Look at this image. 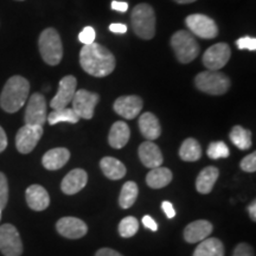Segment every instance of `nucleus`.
Instances as JSON below:
<instances>
[{
  "mask_svg": "<svg viewBox=\"0 0 256 256\" xmlns=\"http://www.w3.org/2000/svg\"><path fill=\"white\" fill-rule=\"evenodd\" d=\"M82 69L94 78H106L114 72L116 60L107 48L98 43L84 46L80 52Z\"/></svg>",
  "mask_w": 256,
  "mask_h": 256,
  "instance_id": "f257e3e1",
  "label": "nucleus"
},
{
  "mask_svg": "<svg viewBox=\"0 0 256 256\" xmlns=\"http://www.w3.org/2000/svg\"><path fill=\"white\" fill-rule=\"evenodd\" d=\"M30 92V83L23 76H12L5 83L0 95V107L6 113H16L23 107Z\"/></svg>",
  "mask_w": 256,
  "mask_h": 256,
  "instance_id": "f03ea898",
  "label": "nucleus"
},
{
  "mask_svg": "<svg viewBox=\"0 0 256 256\" xmlns=\"http://www.w3.org/2000/svg\"><path fill=\"white\" fill-rule=\"evenodd\" d=\"M130 22L134 34L142 40H150L156 34V14L148 4H139L133 8Z\"/></svg>",
  "mask_w": 256,
  "mask_h": 256,
  "instance_id": "7ed1b4c3",
  "label": "nucleus"
},
{
  "mask_svg": "<svg viewBox=\"0 0 256 256\" xmlns=\"http://www.w3.org/2000/svg\"><path fill=\"white\" fill-rule=\"evenodd\" d=\"M40 52L44 62L49 66H57L62 60L63 46L60 34L55 28H48L40 34L38 40Z\"/></svg>",
  "mask_w": 256,
  "mask_h": 256,
  "instance_id": "20e7f679",
  "label": "nucleus"
},
{
  "mask_svg": "<svg viewBox=\"0 0 256 256\" xmlns=\"http://www.w3.org/2000/svg\"><path fill=\"white\" fill-rule=\"evenodd\" d=\"M194 86L209 95H223L229 90L232 82L226 74L214 70L200 72L194 78Z\"/></svg>",
  "mask_w": 256,
  "mask_h": 256,
  "instance_id": "39448f33",
  "label": "nucleus"
},
{
  "mask_svg": "<svg viewBox=\"0 0 256 256\" xmlns=\"http://www.w3.org/2000/svg\"><path fill=\"white\" fill-rule=\"evenodd\" d=\"M171 46L176 57L180 63H190L200 54V46L191 32L180 30L174 34L171 38Z\"/></svg>",
  "mask_w": 256,
  "mask_h": 256,
  "instance_id": "423d86ee",
  "label": "nucleus"
},
{
  "mask_svg": "<svg viewBox=\"0 0 256 256\" xmlns=\"http://www.w3.org/2000/svg\"><path fill=\"white\" fill-rule=\"evenodd\" d=\"M185 24L192 34L204 40H212L218 34V28L215 20L206 14H190L185 19Z\"/></svg>",
  "mask_w": 256,
  "mask_h": 256,
  "instance_id": "0eeeda50",
  "label": "nucleus"
},
{
  "mask_svg": "<svg viewBox=\"0 0 256 256\" xmlns=\"http://www.w3.org/2000/svg\"><path fill=\"white\" fill-rule=\"evenodd\" d=\"M0 252L4 256H20L23 252L20 235L12 224L0 226Z\"/></svg>",
  "mask_w": 256,
  "mask_h": 256,
  "instance_id": "6e6552de",
  "label": "nucleus"
},
{
  "mask_svg": "<svg viewBox=\"0 0 256 256\" xmlns=\"http://www.w3.org/2000/svg\"><path fill=\"white\" fill-rule=\"evenodd\" d=\"M100 101V96L96 92L80 89L76 90L72 98V110L78 115L80 119L90 120L94 116V110Z\"/></svg>",
  "mask_w": 256,
  "mask_h": 256,
  "instance_id": "1a4fd4ad",
  "label": "nucleus"
},
{
  "mask_svg": "<svg viewBox=\"0 0 256 256\" xmlns=\"http://www.w3.org/2000/svg\"><path fill=\"white\" fill-rule=\"evenodd\" d=\"M43 136V126L24 124L16 136V146L22 154H28L34 151L38 142Z\"/></svg>",
  "mask_w": 256,
  "mask_h": 256,
  "instance_id": "9d476101",
  "label": "nucleus"
},
{
  "mask_svg": "<svg viewBox=\"0 0 256 256\" xmlns=\"http://www.w3.org/2000/svg\"><path fill=\"white\" fill-rule=\"evenodd\" d=\"M46 101L40 92H34L28 98L25 110V124L43 126L46 122Z\"/></svg>",
  "mask_w": 256,
  "mask_h": 256,
  "instance_id": "9b49d317",
  "label": "nucleus"
},
{
  "mask_svg": "<svg viewBox=\"0 0 256 256\" xmlns=\"http://www.w3.org/2000/svg\"><path fill=\"white\" fill-rule=\"evenodd\" d=\"M232 56V49L226 43H217L215 46H210L203 56V64L208 70L218 72L226 63L229 62Z\"/></svg>",
  "mask_w": 256,
  "mask_h": 256,
  "instance_id": "f8f14e48",
  "label": "nucleus"
},
{
  "mask_svg": "<svg viewBox=\"0 0 256 256\" xmlns=\"http://www.w3.org/2000/svg\"><path fill=\"white\" fill-rule=\"evenodd\" d=\"M76 87H78V80L72 75L64 76L60 81L57 94L54 96V98L50 102V107L52 108V110H62L69 104H72L74 95L76 92Z\"/></svg>",
  "mask_w": 256,
  "mask_h": 256,
  "instance_id": "ddd939ff",
  "label": "nucleus"
},
{
  "mask_svg": "<svg viewBox=\"0 0 256 256\" xmlns=\"http://www.w3.org/2000/svg\"><path fill=\"white\" fill-rule=\"evenodd\" d=\"M142 98L136 95H126L120 96L114 102L115 113L119 114L120 116L127 120H132L138 116L142 110Z\"/></svg>",
  "mask_w": 256,
  "mask_h": 256,
  "instance_id": "4468645a",
  "label": "nucleus"
},
{
  "mask_svg": "<svg viewBox=\"0 0 256 256\" xmlns=\"http://www.w3.org/2000/svg\"><path fill=\"white\" fill-rule=\"evenodd\" d=\"M56 228L63 238L72 240L81 238L88 232L87 224L76 217H63L57 222Z\"/></svg>",
  "mask_w": 256,
  "mask_h": 256,
  "instance_id": "2eb2a0df",
  "label": "nucleus"
},
{
  "mask_svg": "<svg viewBox=\"0 0 256 256\" xmlns=\"http://www.w3.org/2000/svg\"><path fill=\"white\" fill-rule=\"evenodd\" d=\"M88 174L84 170L75 168L64 177L60 188L66 194H75L87 185Z\"/></svg>",
  "mask_w": 256,
  "mask_h": 256,
  "instance_id": "dca6fc26",
  "label": "nucleus"
},
{
  "mask_svg": "<svg viewBox=\"0 0 256 256\" xmlns=\"http://www.w3.org/2000/svg\"><path fill=\"white\" fill-rule=\"evenodd\" d=\"M212 224L209 220H198L188 224L184 230V238L188 243H197L206 240L212 232Z\"/></svg>",
  "mask_w": 256,
  "mask_h": 256,
  "instance_id": "f3484780",
  "label": "nucleus"
},
{
  "mask_svg": "<svg viewBox=\"0 0 256 256\" xmlns=\"http://www.w3.org/2000/svg\"><path fill=\"white\" fill-rule=\"evenodd\" d=\"M139 158L146 168H156L162 166L164 158L160 148L152 142H142L139 147Z\"/></svg>",
  "mask_w": 256,
  "mask_h": 256,
  "instance_id": "a211bd4d",
  "label": "nucleus"
},
{
  "mask_svg": "<svg viewBox=\"0 0 256 256\" xmlns=\"http://www.w3.org/2000/svg\"><path fill=\"white\" fill-rule=\"evenodd\" d=\"M26 203L30 209L34 211L46 210L50 204V197L48 191L40 185H31L26 188Z\"/></svg>",
  "mask_w": 256,
  "mask_h": 256,
  "instance_id": "6ab92c4d",
  "label": "nucleus"
},
{
  "mask_svg": "<svg viewBox=\"0 0 256 256\" xmlns=\"http://www.w3.org/2000/svg\"><path fill=\"white\" fill-rule=\"evenodd\" d=\"M70 159V152L64 147H57L48 151L43 156L42 164L49 171H56V170L62 168Z\"/></svg>",
  "mask_w": 256,
  "mask_h": 256,
  "instance_id": "aec40b11",
  "label": "nucleus"
},
{
  "mask_svg": "<svg viewBox=\"0 0 256 256\" xmlns=\"http://www.w3.org/2000/svg\"><path fill=\"white\" fill-rule=\"evenodd\" d=\"M139 128L140 132L148 142L156 140L162 134V127H160L159 120L153 113L146 112L140 115L139 118Z\"/></svg>",
  "mask_w": 256,
  "mask_h": 256,
  "instance_id": "412c9836",
  "label": "nucleus"
},
{
  "mask_svg": "<svg viewBox=\"0 0 256 256\" xmlns=\"http://www.w3.org/2000/svg\"><path fill=\"white\" fill-rule=\"evenodd\" d=\"M130 136V130L128 124L124 122V121H116L110 128V136H108V142H110V145L113 148L119 150L127 145Z\"/></svg>",
  "mask_w": 256,
  "mask_h": 256,
  "instance_id": "4be33fe9",
  "label": "nucleus"
},
{
  "mask_svg": "<svg viewBox=\"0 0 256 256\" xmlns=\"http://www.w3.org/2000/svg\"><path fill=\"white\" fill-rule=\"evenodd\" d=\"M218 168H214V166H208V168L202 170L196 180L197 191L203 194H210L214 188V185L216 184V180L218 179Z\"/></svg>",
  "mask_w": 256,
  "mask_h": 256,
  "instance_id": "5701e85b",
  "label": "nucleus"
},
{
  "mask_svg": "<svg viewBox=\"0 0 256 256\" xmlns=\"http://www.w3.org/2000/svg\"><path fill=\"white\" fill-rule=\"evenodd\" d=\"M100 166L104 174L112 180H119L126 176V166L112 156H104L100 162Z\"/></svg>",
  "mask_w": 256,
  "mask_h": 256,
  "instance_id": "b1692460",
  "label": "nucleus"
},
{
  "mask_svg": "<svg viewBox=\"0 0 256 256\" xmlns=\"http://www.w3.org/2000/svg\"><path fill=\"white\" fill-rule=\"evenodd\" d=\"M172 177L174 176H172L171 170L159 166V168H151V171L147 174L146 183L152 188H162L171 183Z\"/></svg>",
  "mask_w": 256,
  "mask_h": 256,
  "instance_id": "393cba45",
  "label": "nucleus"
},
{
  "mask_svg": "<svg viewBox=\"0 0 256 256\" xmlns=\"http://www.w3.org/2000/svg\"><path fill=\"white\" fill-rule=\"evenodd\" d=\"M194 256H224L223 243L218 238H206L200 241Z\"/></svg>",
  "mask_w": 256,
  "mask_h": 256,
  "instance_id": "a878e982",
  "label": "nucleus"
},
{
  "mask_svg": "<svg viewBox=\"0 0 256 256\" xmlns=\"http://www.w3.org/2000/svg\"><path fill=\"white\" fill-rule=\"evenodd\" d=\"M179 156L184 162H197L202 156V147L194 138L184 140L179 150Z\"/></svg>",
  "mask_w": 256,
  "mask_h": 256,
  "instance_id": "bb28decb",
  "label": "nucleus"
},
{
  "mask_svg": "<svg viewBox=\"0 0 256 256\" xmlns=\"http://www.w3.org/2000/svg\"><path fill=\"white\" fill-rule=\"evenodd\" d=\"M48 122L51 126L60 122H69V124H78L80 118L78 115L74 112L72 108H62V110H54L46 118Z\"/></svg>",
  "mask_w": 256,
  "mask_h": 256,
  "instance_id": "cd10ccee",
  "label": "nucleus"
},
{
  "mask_svg": "<svg viewBox=\"0 0 256 256\" xmlns=\"http://www.w3.org/2000/svg\"><path fill=\"white\" fill-rule=\"evenodd\" d=\"M230 140L238 148L249 150L252 147V133L250 130H246L242 126L232 127V132H230Z\"/></svg>",
  "mask_w": 256,
  "mask_h": 256,
  "instance_id": "c85d7f7f",
  "label": "nucleus"
},
{
  "mask_svg": "<svg viewBox=\"0 0 256 256\" xmlns=\"http://www.w3.org/2000/svg\"><path fill=\"white\" fill-rule=\"evenodd\" d=\"M138 194H139V188L134 182H127L124 184L121 188V194L119 197V204L122 209H130V206L136 203Z\"/></svg>",
  "mask_w": 256,
  "mask_h": 256,
  "instance_id": "c756f323",
  "label": "nucleus"
},
{
  "mask_svg": "<svg viewBox=\"0 0 256 256\" xmlns=\"http://www.w3.org/2000/svg\"><path fill=\"white\" fill-rule=\"evenodd\" d=\"M138 229H139V223H138V220L136 217L133 216L124 217L119 224V234L121 235V238H132V236L136 235L138 232Z\"/></svg>",
  "mask_w": 256,
  "mask_h": 256,
  "instance_id": "7c9ffc66",
  "label": "nucleus"
},
{
  "mask_svg": "<svg viewBox=\"0 0 256 256\" xmlns=\"http://www.w3.org/2000/svg\"><path fill=\"white\" fill-rule=\"evenodd\" d=\"M208 156L211 159H222V158H228L230 154V151L228 146L226 145L223 142H211L209 147H208Z\"/></svg>",
  "mask_w": 256,
  "mask_h": 256,
  "instance_id": "2f4dec72",
  "label": "nucleus"
},
{
  "mask_svg": "<svg viewBox=\"0 0 256 256\" xmlns=\"http://www.w3.org/2000/svg\"><path fill=\"white\" fill-rule=\"evenodd\" d=\"M8 200V184L6 176L0 172V210L5 209Z\"/></svg>",
  "mask_w": 256,
  "mask_h": 256,
  "instance_id": "473e14b6",
  "label": "nucleus"
},
{
  "mask_svg": "<svg viewBox=\"0 0 256 256\" xmlns=\"http://www.w3.org/2000/svg\"><path fill=\"white\" fill-rule=\"evenodd\" d=\"M95 37H96L95 30L92 26H86L78 34L80 42L84 44V46H89V44L94 43Z\"/></svg>",
  "mask_w": 256,
  "mask_h": 256,
  "instance_id": "72a5a7b5",
  "label": "nucleus"
},
{
  "mask_svg": "<svg viewBox=\"0 0 256 256\" xmlns=\"http://www.w3.org/2000/svg\"><path fill=\"white\" fill-rule=\"evenodd\" d=\"M240 166H241V168L246 172H255L256 171V153L252 152L247 156H244V158L242 159Z\"/></svg>",
  "mask_w": 256,
  "mask_h": 256,
  "instance_id": "f704fd0d",
  "label": "nucleus"
},
{
  "mask_svg": "<svg viewBox=\"0 0 256 256\" xmlns=\"http://www.w3.org/2000/svg\"><path fill=\"white\" fill-rule=\"evenodd\" d=\"M236 46L240 50H256V38L254 37H242L236 40Z\"/></svg>",
  "mask_w": 256,
  "mask_h": 256,
  "instance_id": "c9c22d12",
  "label": "nucleus"
},
{
  "mask_svg": "<svg viewBox=\"0 0 256 256\" xmlns=\"http://www.w3.org/2000/svg\"><path fill=\"white\" fill-rule=\"evenodd\" d=\"M232 256H254V250L247 243H240L234 250Z\"/></svg>",
  "mask_w": 256,
  "mask_h": 256,
  "instance_id": "e433bc0d",
  "label": "nucleus"
},
{
  "mask_svg": "<svg viewBox=\"0 0 256 256\" xmlns=\"http://www.w3.org/2000/svg\"><path fill=\"white\" fill-rule=\"evenodd\" d=\"M162 210H164L165 215L168 217V218H174V217L176 216V209L174 208V206H172L171 202H162Z\"/></svg>",
  "mask_w": 256,
  "mask_h": 256,
  "instance_id": "4c0bfd02",
  "label": "nucleus"
},
{
  "mask_svg": "<svg viewBox=\"0 0 256 256\" xmlns=\"http://www.w3.org/2000/svg\"><path fill=\"white\" fill-rule=\"evenodd\" d=\"M142 224L146 226V228L152 230V232H156V230H158V224H156V220H153L151 216H144Z\"/></svg>",
  "mask_w": 256,
  "mask_h": 256,
  "instance_id": "58836bf2",
  "label": "nucleus"
},
{
  "mask_svg": "<svg viewBox=\"0 0 256 256\" xmlns=\"http://www.w3.org/2000/svg\"><path fill=\"white\" fill-rule=\"evenodd\" d=\"M95 256H122L120 252H118L114 249H110V248H102L100 250H98Z\"/></svg>",
  "mask_w": 256,
  "mask_h": 256,
  "instance_id": "ea45409f",
  "label": "nucleus"
},
{
  "mask_svg": "<svg viewBox=\"0 0 256 256\" xmlns=\"http://www.w3.org/2000/svg\"><path fill=\"white\" fill-rule=\"evenodd\" d=\"M110 30L112 32H114V34H124V32H127V26L124 24H110Z\"/></svg>",
  "mask_w": 256,
  "mask_h": 256,
  "instance_id": "a19ab883",
  "label": "nucleus"
},
{
  "mask_svg": "<svg viewBox=\"0 0 256 256\" xmlns=\"http://www.w3.org/2000/svg\"><path fill=\"white\" fill-rule=\"evenodd\" d=\"M6 147H8V136H6V133L2 130V127L0 126V153L5 151Z\"/></svg>",
  "mask_w": 256,
  "mask_h": 256,
  "instance_id": "79ce46f5",
  "label": "nucleus"
},
{
  "mask_svg": "<svg viewBox=\"0 0 256 256\" xmlns=\"http://www.w3.org/2000/svg\"><path fill=\"white\" fill-rule=\"evenodd\" d=\"M112 8L115 10V11L126 12L128 10V4L124 2H112Z\"/></svg>",
  "mask_w": 256,
  "mask_h": 256,
  "instance_id": "37998d69",
  "label": "nucleus"
},
{
  "mask_svg": "<svg viewBox=\"0 0 256 256\" xmlns=\"http://www.w3.org/2000/svg\"><path fill=\"white\" fill-rule=\"evenodd\" d=\"M248 211H249V215L252 217V220L255 222L256 220V202L255 200L252 202L250 206H249Z\"/></svg>",
  "mask_w": 256,
  "mask_h": 256,
  "instance_id": "c03bdc74",
  "label": "nucleus"
},
{
  "mask_svg": "<svg viewBox=\"0 0 256 256\" xmlns=\"http://www.w3.org/2000/svg\"><path fill=\"white\" fill-rule=\"evenodd\" d=\"M178 4H191V2H194L196 0H174Z\"/></svg>",
  "mask_w": 256,
  "mask_h": 256,
  "instance_id": "a18cd8bd",
  "label": "nucleus"
},
{
  "mask_svg": "<svg viewBox=\"0 0 256 256\" xmlns=\"http://www.w3.org/2000/svg\"><path fill=\"white\" fill-rule=\"evenodd\" d=\"M0 220H2V210H0Z\"/></svg>",
  "mask_w": 256,
  "mask_h": 256,
  "instance_id": "49530a36",
  "label": "nucleus"
},
{
  "mask_svg": "<svg viewBox=\"0 0 256 256\" xmlns=\"http://www.w3.org/2000/svg\"><path fill=\"white\" fill-rule=\"evenodd\" d=\"M19 2H23V0H19Z\"/></svg>",
  "mask_w": 256,
  "mask_h": 256,
  "instance_id": "de8ad7c7",
  "label": "nucleus"
}]
</instances>
